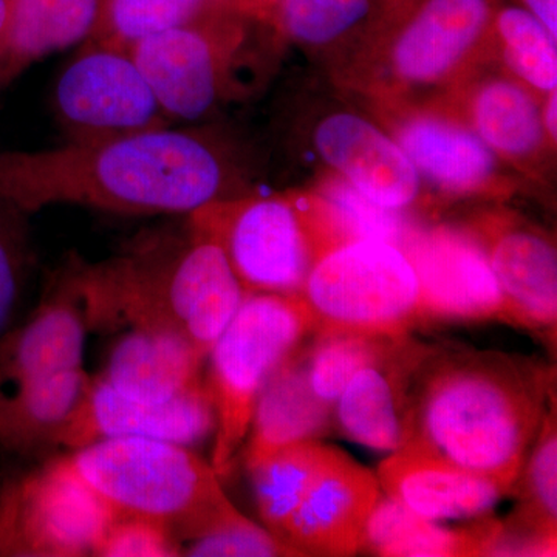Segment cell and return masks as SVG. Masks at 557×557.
<instances>
[{
    "instance_id": "1",
    "label": "cell",
    "mask_w": 557,
    "mask_h": 557,
    "mask_svg": "<svg viewBox=\"0 0 557 557\" xmlns=\"http://www.w3.org/2000/svg\"><path fill=\"white\" fill-rule=\"evenodd\" d=\"M228 164L203 132L170 126L0 152V199L32 214L51 205L120 214H190L223 199Z\"/></svg>"
},
{
    "instance_id": "2",
    "label": "cell",
    "mask_w": 557,
    "mask_h": 557,
    "mask_svg": "<svg viewBox=\"0 0 557 557\" xmlns=\"http://www.w3.org/2000/svg\"><path fill=\"white\" fill-rule=\"evenodd\" d=\"M552 373L497 351H440L421 359L409 440L515 490L549 401Z\"/></svg>"
},
{
    "instance_id": "3",
    "label": "cell",
    "mask_w": 557,
    "mask_h": 557,
    "mask_svg": "<svg viewBox=\"0 0 557 557\" xmlns=\"http://www.w3.org/2000/svg\"><path fill=\"white\" fill-rule=\"evenodd\" d=\"M91 329H152L188 341L205 358L247 292L214 240L149 239L95 265L73 263Z\"/></svg>"
},
{
    "instance_id": "4",
    "label": "cell",
    "mask_w": 557,
    "mask_h": 557,
    "mask_svg": "<svg viewBox=\"0 0 557 557\" xmlns=\"http://www.w3.org/2000/svg\"><path fill=\"white\" fill-rule=\"evenodd\" d=\"M64 458L116 518L156 520L182 545L245 518L211 463L180 443L108 438L70 450Z\"/></svg>"
},
{
    "instance_id": "5",
    "label": "cell",
    "mask_w": 557,
    "mask_h": 557,
    "mask_svg": "<svg viewBox=\"0 0 557 557\" xmlns=\"http://www.w3.org/2000/svg\"><path fill=\"white\" fill-rule=\"evenodd\" d=\"M189 230L223 249L247 295H300L319 260L354 240L325 201L278 196L211 201Z\"/></svg>"
},
{
    "instance_id": "6",
    "label": "cell",
    "mask_w": 557,
    "mask_h": 557,
    "mask_svg": "<svg viewBox=\"0 0 557 557\" xmlns=\"http://www.w3.org/2000/svg\"><path fill=\"white\" fill-rule=\"evenodd\" d=\"M302 295H247L236 317L209 350L205 386L215 412L211 467L228 474L247 442L263 388L282 362L317 333Z\"/></svg>"
},
{
    "instance_id": "7",
    "label": "cell",
    "mask_w": 557,
    "mask_h": 557,
    "mask_svg": "<svg viewBox=\"0 0 557 557\" xmlns=\"http://www.w3.org/2000/svg\"><path fill=\"white\" fill-rule=\"evenodd\" d=\"M317 333L406 336L420 324L418 278L397 245L346 242L319 260L304 285Z\"/></svg>"
},
{
    "instance_id": "8",
    "label": "cell",
    "mask_w": 557,
    "mask_h": 557,
    "mask_svg": "<svg viewBox=\"0 0 557 557\" xmlns=\"http://www.w3.org/2000/svg\"><path fill=\"white\" fill-rule=\"evenodd\" d=\"M116 519L64 456L0 478V557H84Z\"/></svg>"
},
{
    "instance_id": "9",
    "label": "cell",
    "mask_w": 557,
    "mask_h": 557,
    "mask_svg": "<svg viewBox=\"0 0 557 557\" xmlns=\"http://www.w3.org/2000/svg\"><path fill=\"white\" fill-rule=\"evenodd\" d=\"M54 110L72 141L159 129L171 121L131 50L102 42L62 70Z\"/></svg>"
},
{
    "instance_id": "10",
    "label": "cell",
    "mask_w": 557,
    "mask_h": 557,
    "mask_svg": "<svg viewBox=\"0 0 557 557\" xmlns=\"http://www.w3.org/2000/svg\"><path fill=\"white\" fill-rule=\"evenodd\" d=\"M418 278V318L507 322L504 296L474 234L449 226L416 230L401 247Z\"/></svg>"
},
{
    "instance_id": "11",
    "label": "cell",
    "mask_w": 557,
    "mask_h": 557,
    "mask_svg": "<svg viewBox=\"0 0 557 557\" xmlns=\"http://www.w3.org/2000/svg\"><path fill=\"white\" fill-rule=\"evenodd\" d=\"M215 412L205 383L166 403L120 394L98 376L54 438L53 449L76 450L108 438L145 437L190 446L214 434Z\"/></svg>"
},
{
    "instance_id": "12",
    "label": "cell",
    "mask_w": 557,
    "mask_h": 557,
    "mask_svg": "<svg viewBox=\"0 0 557 557\" xmlns=\"http://www.w3.org/2000/svg\"><path fill=\"white\" fill-rule=\"evenodd\" d=\"M129 50L168 119H203L222 97L233 50L211 27L194 20L138 40Z\"/></svg>"
},
{
    "instance_id": "13",
    "label": "cell",
    "mask_w": 557,
    "mask_h": 557,
    "mask_svg": "<svg viewBox=\"0 0 557 557\" xmlns=\"http://www.w3.org/2000/svg\"><path fill=\"white\" fill-rule=\"evenodd\" d=\"M89 330L67 269L30 317L0 338V397L54 373L84 368Z\"/></svg>"
},
{
    "instance_id": "14",
    "label": "cell",
    "mask_w": 557,
    "mask_h": 557,
    "mask_svg": "<svg viewBox=\"0 0 557 557\" xmlns=\"http://www.w3.org/2000/svg\"><path fill=\"white\" fill-rule=\"evenodd\" d=\"M429 348L403 336L384 357L355 373L335 403L343 435L381 453L408 442L413 379Z\"/></svg>"
},
{
    "instance_id": "15",
    "label": "cell",
    "mask_w": 557,
    "mask_h": 557,
    "mask_svg": "<svg viewBox=\"0 0 557 557\" xmlns=\"http://www.w3.org/2000/svg\"><path fill=\"white\" fill-rule=\"evenodd\" d=\"M381 491L375 472L339 449L300 502L285 542L306 556H354Z\"/></svg>"
},
{
    "instance_id": "16",
    "label": "cell",
    "mask_w": 557,
    "mask_h": 557,
    "mask_svg": "<svg viewBox=\"0 0 557 557\" xmlns=\"http://www.w3.org/2000/svg\"><path fill=\"white\" fill-rule=\"evenodd\" d=\"M375 474L386 496L432 522L478 518L511 494L494 480L458 467L413 440L388 454Z\"/></svg>"
},
{
    "instance_id": "17",
    "label": "cell",
    "mask_w": 557,
    "mask_h": 557,
    "mask_svg": "<svg viewBox=\"0 0 557 557\" xmlns=\"http://www.w3.org/2000/svg\"><path fill=\"white\" fill-rule=\"evenodd\" d=\"M487 262L507 309V324L556 341L557 256L537 231L512 223H486L482 237Z\"/></svg>"
},
{
    "instance_id": "18",
    "label": "cell",
    "mask_w": 557,
    "mask_h": 557,
    "mask_svg": "<svg viewBox=\"0 0 557 557\" xmlns=\"http://www.w3.org/2000/svg\"><path fill=\"white\" fill-rule=\"evenodd\" d=\"M314 145L347 183L381 207L401 211L416 200L420 174L408 153L368 120L351 113L329 116L319 124Z\"/></svg>"
},
{
    "instance_id": "19",
    "label": "cell",
    "mask_w": 557,
    "mask_h": 557,
    "mask_svg": "<svg viewBox=\"0 0 557 557\" xmlns=\"http://www.w3.org/2000/svg\"><path fill=\"white\" fill-rule=\"evenodd\" d=\"M207 358L174 333L127 329L98 379L120 394L166 403L205 383Z\"/></svg>"
},
{
    "instance_id": "20",
    "label": "cell",
    "mask_w": 557,
    "mask_h": 557,
    "mask_svg": "<svg viewBox=\"0 0 557 557\" xmlns=\"http://www.w3.org/2000/svg\"><path fill=\"white\" fill-rule=\"evenodd\" d=\"M490 13V0H428L395 42L398 78L412 84L445 78L478 44Z\"/></svg>"
},
{
    "instance_id": "21",
    "label": "cell",
    "mask_w": 557,
    "mask_h": 557,
    "mask_svg": "<svg viewBox=\"0 0 557 557\" xmlns=\"http://www.w3.org/2000/svg\"><path fill=\"white\" fill-rule=\"evenodd\" d=\"M335 406L318 397L307 370V346H300L276 370L252 413L245 465L255 467L277 449L329 434Z\"/></svg>"
},
{
    "instance_id": "22",
    "label": "cell",
    "mask_w": 557,
    "mask_h": 557,
    "mask_svg": "<svg viewBox=\"0 0 557 557\" xmlns=\"http://www.w3.org/2000/svg\"><path fill=\"white\" fill-rule=\"evenodd\" d=\"M512 493L519 494V507L502 522L493 556H556V397L549 401Z\"/></svg>"
},
{
    "instance_id": "23",
    "label": "cell",
    "mask_w": 557,
    "mask_h": 557,
    "mask_svg": "<svg viewBox=\"0 0 557 557\" xmlns=\"http://www.w3.org/2000/svg\"><path fill=\"white\" fill-rule=\"evenodd\" d=\"M84 368L64 370L0 397V448L20 457L53 449L54 438L90 386Z\"/></svg>"
},
{
    "instance_id": "24",
    "label": "cell",
    "mask_w": 557,
    "mask_h": 557,
    "mask_svg": "<svg viewBox=\"0 0 557 557\" xmlns=\"http://www.w3.org/2000/svg\"><path fill=\"white\" fill-rule=\"evenodd\" d=\"M399 146L429 182L453 194L482 189L493 177V149L474 132L449 121L417 116L399 132Z\"/></svg>"
},
{
    "instance_id": "25",
    "label": "cell",
    "mask_w": 557,
    "mask_h": 557,
    "mask_svg": "<svg viewBox=\"0 0 557 557\" xmlns=\"http://www.w3.org/2000/svg\"><path fill=\"white\" fill-rule=\"evenodd\" d=\"M100 14V0H11L0 79H9L33 61L87 38Z\"/></svg>"
},
{
    "instance_id": "26",
    "label": "cell",
    "mask_w": 557,
    "mask_h": 557,
    "mask_svg": "<svg viewBox=\"0 0 557 557\" xmlns=\"http://www.w3.org/2000/svg\"><path fill=\"white\" fill-rule=\"evenodd\" d=\"M338 453L335 446L306 440L277 449L248 469L267 530L285 541L289 519Z\"/></svg>"
},
{
    "instance_id": "27",
    "label": "cell",
    "mask_w": 557,
    "mask_h": 557,
    "mask_svg": "<svg viewBox=\"0 0 557 557\" xmlns=\"http://www.w3.org/2000/svg\"><path fill=\"white\" fill-rule=\"evenodd\" d=\"M475 131L491 149L511 157L534 152L544 138V120L531 95L509 81L480 89L472 106Z\"/></svg>"
},
{
    "instance_id": "28",
    "label": "cell",
    "mask_w": 557,
    "mask_h": 557,
    "mask_svg": "<svg viewBox=\"0 0 557 557\" xmlns=\"http://www.w3.org/2000/svg\"><path fill=\"white\" fill-rule=\"evenodd\" d=\"M399 338L362 333H314L313 343L307 346V370L314 394L335 406L355 373L384 357Z\"/></svg>"
},
{
    "instance_id": "29",
    "label": "cell",
    "mask_w": 557,
    "mask_h": 557,
    "mask_svg": "<svg viewBox=\"0 0 557 557\" xmlns=\"http://www.w3.org/2000/svg\"><path fill=\"white\" fill-rule=\"evenodd\" d=\"M497 30L504 40L505 61L516 75L534 89L557 87L556 39L530 11L507 9L497 16Z\"/></svg>"
},
{
    "instance_id": "30",
    "label": "cell",
    "mask_w": 557,
    "mask_h": 557,
    "mask_svg": "<svg viewBox=\"0 0 557 557\" xmlns=\"http://www.w3.org/2000/svg\"><path fill=\"white\" fill-rule=\"evenodd\" d=\"M201 0H108L98 42L131 49L138 40L196 20Z\"/></svg>"
},
{
    "instance_id": "31",
    "label": "cell",
    "mask_w": 557,
    "mask_h": 557,
    "mask_svg": "<svg viewBox=\"0 0 557 557\" xmlns=\"http://www.w3.org/2000/svg\"><path fill=\"white\" fill-rule=\"evenodd\" d=\"M502 520L485 519L469 527L445 528L421 519L408 533L388 544L386 557H475L493 556Z\"/></svg>"
},
{
    "instance_id": "32",
    "label": "cell",
    "mask_w": 557,
    "mask_h": 557,
    "mask_svg": "<svg viewBox=\"0 0 557 557\" xmlns=\"http://www.w3.org/2000/svg\"><path fill=\"white\" fill-rule=\"evenodd\" d=\"M28 215L0 199V338L14 325L33 263Z\"/></svg>"
},
{
    "instance_id": "33",
    "label": "cell",
    "mask_w": 557,
    "mask_h": 557,
    "mask_svg": "<svg viewBox=\"0 0 557 557\" xmlns=\"http://www.w3.org/2000/svg\"><path fill=\"white\" fill-rule=\"evenodd\" d=\"M325 203L335 211L354 240H383L401 248L417 230L401 211L381 207L362 196L346 180L330 183L325 189Z\"/></svg>"
},
{
    "instance_id": "34",
    "label": "cell",
    "mask_w": 557,
    "mask_h": 557,
    "mask_svg": "<svg viewBox=\"0 0 557 557\" xmlns=\"http://www.w3.org/2000/svg\"><path fill=\"white\" fill-rule=\"evenodd\" d=\"M370 0H282L281 21L293 38L332 42L368 14Z\"/></svg>"
},
{
    "instance_id": "35",
    "label": "cell",
    "mask_w": 557,
    "mask_h": 557,
    "mask_svg": "<svg viewBox=\"0 0 557 557\" xmlns=\"http://www.w3.org/2000/svg\"><path fill=\"white\" fill-rule=\"evenodd\" d=\"M189 557H289L306 556L282 541L265 527L256 525L247 516L222 530L194 539L183 545Z\"/></svg>"
},
{
    "instance_id": "36",
    "label": "cell",
    "mask_w": 557,
    "mask_h": 557,
    "mask_svg": "<svg viewBox=\"0 0 557 557\" xmlns=\"http://www.w3.org/2000/svg\"><path fill=\"white\" fill-rule=\"evenodd\" d=\"M97 557H175L183 545L170 528L156 520L116 518L95 547Z\"/></svg>"
},
{
    "instance_id": "37",
    "label": "cell",
    "mask_w": 557,
    "mask_h": 557,
    "mask_svg": "<svg viewBox=\"0 0 557 557\" xmlns=\"http://www.w3.org/2000/svg\"><path fill=\"white\" fill-rule=\"evenodd\" d=\"M423 518H418L405 505L394 498L381 494L372 515L369 516L359 539V552H368L370 555L380 556L381 552L392 542L397 541L410 528L416 527Z\"/></svg>"
},
{
    "instance_id": "38",
    "label": "cell",
    "mask_w": 557,
    "mask_h": 557,
    "mask_svg": "<svg viewBox=\"0 0 557 557\" xmlns=\"http://www.w3.org/2000/svg\"><path fill=\"white\" fill-rule=\"evenodd\" d=\"M528 11L557 39V0H525Z\"/></svg>"
},
{
    "instance_id": "39",
    "label": "cell",
    "mask_w": 557,
    "mask_h": 557,
    "mask_svg": "<svg viewBox=\"0 0 557 557\" xmlns=\"http://www.w3.org/2000/svg\"><path fill=\"white\" fill-rule=\"evenodd\" d=\"M11 14V0H0V60L7 49V39H9Z\"/></svg>"
},
{
    "instance_id": "40",
    "label": "cell",
    "mask_w": 557,
    "mask_h": 557,
    "mask_svg": "<svg viewBox=\"0 0 557 557\" xmlns=\"http://www.w3.org/2000/svg\"><path fill=\"white\" fill-rule=\"evenodd\" d=\"M557 98H556V90L549 91V98L547 102V108H545V115H544V127L545 131H547V134L553 139H556L557 134Z\"/></svg>"
}]
</instances>
